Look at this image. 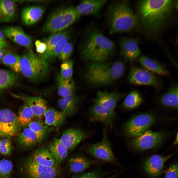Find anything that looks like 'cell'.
<instances>
[{
    "instance_id": "cell-25",
    "label": "cell",
    "mask_w": 178,
    "mask_h": 178,
    "mask_svg": "<svg viewBox=\"0 0 178 178\" xmlns=\"http://www.w3.org/2000/svg\"><path fill=\"white\" fill-rule=\"evenodd\" d=\"M15 0H0V23L12 21L15 14Z\"/></svg>"
},
{
    "instance_id": "cell-32",
    "label": "cell",
    "mask_w": 178,
    "mask_h": 178,
    "mask_svg": "<svg viewBox=\"0 0 178 178\" xmlns=\"http://www.w3.org/2000/svg\"><path fill=\"white\" fill-rule=\"evenodd\" d=\"M69 32L65 30L52 34L47 39L46 43L47 49L42 58L46 61L49 59L54 47L59 41Z\"/></svg>"
},
{
    "instance_id": "cell-10",
    "label": "cell",
    "mask_w": 178,
    "mask_h": 178,
    "mask_svg": "<svg viewBox=\"0 0 178 178\" xmlns=\"http://www.w3.org/2000/svg\"><path fill=\"white\" fill-rule=\"evenodd\" d=\"M21 127L17 117L12 111L8 109L0 110V138L15 135Z\"/></svg>"
},
{
    "instance_id": "cell-4",
    "label": "cell",
    "mask_w": 178,
    "mask_h": 178,
    "mask_svg": "<svg viewBox=\"0 0 178 178\" xmlns=\"http://www.w3.org/2000/svg\"><path fill=\"white\" fill-rule=\"evenodd\" d=\"M107 16L111 33L129 31L135 27L138 21L127 1L113 2L108 8Z\"/></svg>"
},
{
    "instance_id": "cell-35",
    "label": "cell",
    "mask_w": 178,
    "mask_h": 178,
    "mask_svg": "<svg viewBox=\"0 0 178 178\" xmlns=\"http://www.w3.org/2000/svg\"><path fill=\"white\" fill-rule=\"evenodd\" d=\"M34 117L31 108L25 104L20 108L17 118L20 126H24L28 125L33 120Z\"/></svg>"
},
{
    "instance_id": "cell-11",
    "label": "cell",
    "mask_w": 178,
    "mask_h": 178,
    "mask_svg": "<svg viewBox=\"0 0 178 178\" xmlns=\"http://www.w3.org/2000/svg\"><path fill=\"white\" fill-rule=\"evenodd\" d=\"M128 79L133 84L158 86V78L153 73L144 68L135 66H132L129 73Z\"/></svg>"
},
{
    "instance_id": "cell-33",
    "label": "cell",
    "mask_w": 178,
    "mask_h": 178,
    "mask_svg": "<svg viewBox=\"0 0 178 178\" xmlns=\"http://www.w3.org/2000/svg\"><path fill=\"white\" fill-rule=\"evenodd\" d=\"M21 57L18 54L11 51H5L1 61L6 66L16 72H20L19 63Z\"/></svg>"
},
{
    "instance_id": "cell-27",
    "label": "cell",
    "mask_w": 178,
    "mask_h": 178,
    "mask_svg": "<svg viewBox=\"0 0 178 178\" xmlns=\"http://www.w3.org/2000/svg\"><path fill=\"white\" fill-rule=\"evenodd\" d=\"M41 138L29 127L25 128L19 135L18 138L19 143L25 148L30 147L37 144Z\"/></svg>"
},
{
    "instance_id": "cell-1",
    "label": "cell",
    "mask_w": 178,
    "mask_h": 178,
    "mask_svg": "<svg viewBox=\"0 0 178 178\" xmlns=\"http://www.w3.org/2000/svg\"><path fill=\"white\" fill-rule=\"evenodd\" d=\"M175 2L172 0H144L138 5L139 17L144 28L151 32L159 31L168 21Z\"/></svg>"
},
{
    "instance_id": "cell-41",
    "label": "cell",
    "mask_w": 178,
    "mask_h": 178,
    "mask_svg": "<svg viewBox=\"0 0 178 178\" xmlns=\"http://www.w3.org/2000/svg\"><path fill=\"white\" fill-rule=\"evenodd\" d=\"M73 48V44L68 42L58 56L59 59L63 62L67 61L72 54Z\"/></svg>"
},
{
    "instance_id": "cell-39",
    "label": "cell",
    "mask_w": 178,
    "mask_h": 178,
    "mask_svg": "<svg viewBox=\"0 0 178 178\" xmlns=\"http://www.w3.org/2000/svg\"><path fill=\"white\" fill-rule=\"evenodd\" d=\"M13 168L12 162L3 159L0 160V175L2 178H9Z\"/></svg>"
},
{
    "instance_id": "cell-40",
    "label": "cell",
    "mask_w": 178,
    "mask_h": 178,
    "mask_svg": "<svg viewBox=\"0 0 178 178\" xmlns=\"http://www.w3.org/2000/svg\"><path fill=\"white\" fill-rule=\"evenodd\" d=\"M69 38L68 33L54 47L49 59H53L58 56L68 42Z\"/></svg>"
},
{
    "instance_id": "cell-49",
    "label": "cell",
    "mask_w": 178,
    "mask_h": 178,
    "mask_svg": "<svg viewBox=\"0 0 178 178\" xmlns=\"http://www.w3.org/2000/svg\"><path fill=\"white\" fill-rule=\"evenodd\" d=\"M178 143V133H177V136L175 141L174 142L173 144L175 145L177 144Z\"/></svg>"
},
{
    "instance_id": "cell-29",
    "label": "cell",
    "mask_w": 178,
    "mask_h": 178,
    "mask_svg": "<svg viewBox=\"0 0 178 178\" xmlns=\"http://www.w3.org/2000/svg\"><path fill=\"white\" fill-rule=\"evenodd\" d=\"M178 87L175 84L162 95L160 98L162 104L166 107L177 108L178 107Z\"/></svg>"
},
{
    "instance_id": "cell-22",
    "label": "cell",
    "mask_w": 178,
    "mask_h": 178,
    "mask_svg": "<svg viewBox=\"0 0 178 178\" xmlns=\"http://www.w3.org/2000/svg\"><path fill=\"white\" fill-rule=\"evenodd\" d=\"M122 95L121 94L116 92L99 91L97 93L95 103L114 110Z\"/></svg>"
},
{
    "instance_id": "cell-18",
    "label": "cell",
    "mask_w": 178,
    "mask_h": 178,
    "mask_svg": "<svg viewBox=\"0 0 178 178\" xmlns=\"http://www.w3.org/2000/svg\"><path fill=\"white\" fill-rule=\"evenodd\" d=\"M121 53L126 60L132 62L140 55L141 51L135 39L129 37L122 38L120 42Z\"/></svg>"
},
{
    "instance_id": "cell-14",
    "label": "cell",
    "mask_w": 178,
    "mask_h": 178,
    "mask_svg": "<svg viewBox=\"0 0 178 178\" xmlns=\"http://www.w3.org/2000/svg\"><path fill=\"white\" fill-rule=\"evenodd\" d=\"M2 31L5 36L18 45L30 50L32 47V37L26 34L20 27L9 26L4 28Z\"/></svg>"
},
{
    "instance_id": "cell-30",
    "label": "cell",
    "mask_w": 178,
    "mask_h": 178,
    "mask_svg": "<svg viewBox=\"0 0 178 178\" xmlns=\"http://www.w3.org/2000/svg\"><path fill=\"white\" fill-rule=\"evenodd\" d=\"M18 79V74L14 71L0 69V93L14 85Z\"/></svg>"
},
{
    "instance_id": "cell-44",
    "label": "cell",
    "mask_w": 178,
    "mask_h": 178,
    "mask_svg": "<svg viewBox=\"0 0 178 178\" xmlns=\"http://www.w3.org/2000/svg\"><path fill=\"white\" fill-rule=\"evenodd\" d=\"M73 178H100V176L97 171H92L83 173Z\"/></svg>"
},
{
    "instance_id": "cell-42",
    "label": "cell",
    "mask_w": 178,
    "mask_h": 178,
    "mask_svg": "<svg viewBox=\"0 0 178 178\" xmlns=\"http://www.w3.org/2000/svg\"><path fill=\"white\" fill-rule=\"evenodd\" d=\"M12 149L11 142L8 138H5L0 140V152L5 155L11 153Z\"/></svg>"
},
{
    "instance_id": "cell-8",
    "label": "cell",
    "mask_w": 178,
    "mask_h": 178,
    "mask_svg": "<svg viewBox=\"0 0 178 178\" xmlns=\"http://www.w3.org/2000/svg\"><path fill=\"white\" fill-rule=\"evenodd\" d=\"M165 137L162 131L154 132L146 130L131 141V147L138 151H143L156 148L162 143Z\"/></svg>"
},
{
    "instance_id": "cell-24",
    "label": "cell",
    "mask_w": 178,
    "mask_h": 178,
    "mask_svg": "<svg viewBox=\"0 0 178 178\" xmlns=\"http://www.w3.org/2000/svg\"><path fill=\"white\" fill-rule=\"evenodd\" d=\"M48 149L58 163L63 161L67 156L68 150L60 138H55L52 140L49 144Z\"/></svg>"
},
{
    "instance_id": "cell-13",
    "label": "cell",
    "mask_w": 178,
    "mask_h": 178,
    "mask_svg": "<svg viewBox=\"0 0 178 178\" xmlns=\"http://www.w3.org/2000/svg\"><path fill=\"white\" fill-rule=\"evenodd\" d=\"M174 154V153L166 156L156 154L151 156L143 164L145 171L152 178H158L162 173L164 163Z\"/></svg>"
},
{
    "instance_id": "cell-26",
    "label": "cell",
    "mask_w": 178,
    "mask_h": 178,
    "mask_svg": "<svg viewBox=\"0 0 178 178\" xmlns=\"http://www.w3.org/2000/svg\"><path fill=\"white\" fill-rule=\"evenodd\" d=\"M78 100L73 93L60 99L58 104L66 117L73 114L77 109Z\"/></svg>"
},
{
    "instance_id": "cell-16",
    "label": "cell",
    "mask_w": 178,
    "mask_h": 178,
    "mask_svg": "<svg viewBox=\"0 0 178 178\" xmlns=\"http://www.w3.org/2000/svg\"><path fill=\"white\" fill-rule=\"evenodd\" d=\"M88 135L87 132L81 129L71 128L64 131L60 139L68 150H71L86 138Z\"/></svg>"
},
{
    "instance_id": "cell-20",
    "label": "cell",
    "mask_w": 178,
    "mask_h": 178,
    "mask_svg": "<svg viewBox=\"0 0 178 178\" xmlns=\"http://www.w3.org/2000/svg\"><path fill=\"white\" fill-rule=\"evenodd\" d=\"M30 158L36 163L42 166L58 168V163L46 148L38 149Z\"/></svg>"
},
{
    "instance_id": "cell-46",
    "label": "cell",
    "mask_w": 178,
    "mask_h": 178,
    "mask_svg": "<svg viewBox=\"0 0 178 178\" xmlns=\"http://www.w3.org/2000/svg\"><path fill=\"white\" fill-rule=\"evenodd\" d=\"M9 46V43L6 40L0 41V49H4Z\"/></svg>"
},
{
    "instance_id": "cell-7",
    "label": "cell",
    "mask_w": 178,
    "mask_h": 178,
    "mask_svg": "<svg viewBox=\"0 0 178 178\" xmlns=\"http://www.w3.org/2000/svg\"><path fill=\"white\" fill-rule=\"evenodd\" d=\"M155 120V117L151 113H144L136 115L125 124V133L129 137L139 136L151 126Z\"/></svg>"
},
{
    "instance_id": "cell-2",
    "label": "cell",
    "mask_w": 178,
    "mask_h": 178,
    "mask_svg": "<svg viewBox=\"0 0 178 178\" xmlns=\"http://www.w3.org/2000/svg\"><path fill=\"white\" fill-rule=\"evenodd\" d=\"M88 30L82 45L83 57L93 63L105 62L114 52V43L97 28Z\"/></svg>"
},
{
    "instance_id": "cell-31",
    "label": "cell",
    "mask_w": 178,
    "mask_h": 178,
    "mask_svg": "<svg viewBox=\"0 0 178 178\" xmlns=\"http://www.w3.org/2000/svg\"><path fill=\"white\" fill-rule=\"evenodd\" d=\"M44 122L48 126H56L61 123L65 117L61 111L52 108H47L44 114Z\"/></svg>"
},
{
    "instance_id": "cell-19",
    "label": "cell",
    "mask_w": 178,
    "mask_h": 178,
    "mask_svg": "<svg viewBox=\"0 0 178 178\" xmlns=\"http://www.w3.org/2000/svg\"><path fill=\"white\" fill-rule=\"evenodd\" d=\"M45 10L44 7L39 5L25 7L21 12V17L22 22L27 25H33L41 19Z\"/></svg>"
},
{
    "instance_id": "cell-34",
    "label": "cell",
    "mask_w": 178,
    "mask_h": 178,
    "mask_svg": "<svg viewBox=\"0 0 178 178\" xmlns=\"http://www.w3.org/2000/svg\"><path fill=\"white\" fill-rule=\"evenodd\" d=\"M58 94L64 97L73 93L75 86L72 79H64L58 77Z\"/></svg>"
},
{
    "instance_id": "cell-36",
    "label": "cell",
    "mask_w": 178,
    "mask_h": 178,
    "mask_svg": "<svg viewBox=\"0 0 178 178\" xmlns=\"http://www.w3.org/2000/svg\"><path fill=\"white\" fill-rule=\"evenodd\" d=\"M142 101V98L140 93L137 91L133 90L125 98L123 105L128 109H134L139 106Z\"/></svg>"
},
{
    "instance_id": "cell-45",
    "label": "cell",
    "mask_w": 178,
    "mask_h": 178,
    "mask_svg": "<svg viewBox=\"0 0 178 178\" xmlns=\"http://www.w3.org/2000/svg\"><path fill=\"white\" fill-rule=\"evenodd\" d=\"M35 44L36 51L38 53L44 54L46 51L47 46L45 42L37 40L35 42Z\"/></svg>"
},
{
    "instance_id": "cell-50",
    "label": "cell",
    "mask_w": 178,
    "mask_h": 178,
    "mask_svg": "<svg viewBox=\"0 0 178 178\" xmlns=\"http://www.w3.org/2000/svg\"></svg>"
},
{
    "instance_id": "cell-15",
    "label": "cell",
    "mask_w": 178,
    "mask_h": 178,
    "mask_svg": "<svg viewBox=\"0 0 178 178\" xmlns=\"http://www.w3.org/2000/svg\"><path fill=\"white\" fill-rule=\"evenodd\" d=\"M10 93L13 97L20 99L27 105L31 108L35 117H41L47 109V102L41 97L17 95L12 93Z\"/></svg>"
},
{
    "instance_id": "cell-6",
    "label": "cell",
    "mask_w": 178,
    "mask_h": 178,
    "mask_svg": "<svg viewBox=\"0 0 178 178\" xmlns=\"http://www.w3.org/2000/svg\"><path fill=\"white\" fill-rule=\"evenodd\" d=\"M19 68L20 72L25 77L33 81H38L47 75L49 65L46 60L30 50L21 57Z\"/></svg>"
},
{
    "instance_id": "cell-17",
    "label": "cell",
    "mask_w": 178,
    "mask_h": 178,
    "mask_svg": "<svg viewBox=\"0 0 178 178\" xmlns=\"http://www.w3.org/2000/svg\"><path fill=\"white\" fill-rule=\"evenodd\" d=\"M90 113L91 121H99L111 126L115 117L114 110L95 103L91 108Z\"/></svg>"
},
{
    "instance_id": "cell-12",
    "label": "cell",
    "mask_w": 178,
    "mask_h": 178,
    "mask_svg": "<svg viewBox=\"0 0 178 178\" xmlns=\"http://www.w3.org/2000/svg\"><path fill=\"white\" fill-rule=\"evenodd\" d=\"M25 167L27 178H55L59 172L58 168L39 164L30 157L26 161Z\"/></svg>"
},
{
    "instance_id": "cell-21",
    "label": "cell",
    "mask_w": 178,
    "mask_h": 178,
    "mask_svg": "<svg viewBox=\"0 0 178 178\" xmlns=\"http://www.w3.org/2000/svg\"><path fill=\"white\" fill-rule=\"evenodd\" d=\"M107 1L106 0H84L81 2L76 8L80 16L95 15L99 14Z\"/></svg>"
},
{
    "instance_id": "cell-47",
    "label": "cell",
    "mask_w": 178,
    "mask_h": 178,
    "mask_svg": "<svg viewBox=\"0 0 178 178\" xmlns=\"http://www.w3.org/2000/svg\"><path fill=\"white\" fill-rule=\"evenodd\" d=\"M6 40L5 36L2 31L0 30V41Z\"/></svg>"
},
{
    "instance_id": "cell-5",
    "label": "cell",
    "mask_w": 178,
    "mask_h": 178,
    "mask_svg": "<svg viewBox=\"0 0 178 178\" xmlns=\"http://www.w3.org/2000/svg\"><path fill=\"white\" fill-rule=\"evenodd\" d=\"M80 16L76 8L73 6L57 8L48 16L43 27V31L52 34L65 30Z\"/></svg>"
},
{
    "instance_id": "cell-37",
    "label": "cell",
    "mask_w": 178,
    "mask_h": 178,
    "mask_svg": "<svg viewBox=\"0 0 178 178\" xmlns=\"http://www.w3.org/2000/svg\"><path fill=\"white\" fill-rule=\"evenodd\" d=\"M73 62L72 60L64 62L61 66L60 74L59 78L72 79L73 73Z\"/></svg>"
},
{
    "instance_id": "cell-23",
    "label": "cell",
    "mask_w": 178,
    "mask_h": 178,
    "mask_svg": "<svg viewBox=\"0 0 178 178\" xmlns=\"http://www.w3.org/2000/svg\"><path fill=\"white\" fill-rule=\"evenodd\" d=\"M139 62L144 68L149 71L163 76H168V71L162 64L158 62L145 56L140 57Z\"/></svg>"
},
{
    "instance_id": "cell-48",
    "label": "cell",
    "mask_w": 178,
    "mask_h": 178,
    "mask_svg": "<svg viewBox=\"0 0 178 178\" xmlns=\"http://www.w3.org/2000/svg\"><path fill=\"white\" fill-rule=\"evenodd\" d=\"M4 49H0V61H1L2 56L5 52Z\"/></svg>"
},
{
    "instance_id": "cell-28",
    "label": "cell",
    "mask_w": 178,
    "mask_h": 178,
    "mask_svg": "<svg viewBox=\"0 0 178 178\" xmlns=\"http://www.w3.org/2000/svg\"><path fill=\"white\" fill-rule=\"evenodd\" d=\"M94 162L82 156L74 157L69 161V170L73 173H80L89 167Z\"/></svg>"
},
{
    "instance_id": "cell-9",
    "label": "cell",
    "mask_w": 178,
    "mask_h": 178,
    "mask_svg": "<svg viewBox=\"0 0 178 178\" xmlns=\"http://www.w3.org/2000/svg\"><path fill=\"white\" fill-rule=\"evenodd\" d=\"M87 151L93 157L101 160L110 163L114 162L116 160L105 129L103 130L102 140L91 145Z\"/></svg>"
},
{
    "instance_id": "cell-3",
    "label": "cell",
    "mask_w": 178,
    "mask_h": 178,
    "mask_svg": "<svg viewBox=\"0 0 178 178\" xmlns=\"http://www.w3.org/2000/svg\"><path fill=\"white\" fill-rule=\"evenodd\" d=\"M125 66L120 61L93 63L88 67L86 77L87 81L95 86H103L113 83L124 73Z\"/></svg>"
},
{
    "instance_id": "cell-43",
    "label": "cell",
    "mask_w": 178,
    "mask_h": 178,
    "mask_svg": "<svg viewBox=\"0 0 178 178\" xmlns=\"http://www.w3.org/2000/svg\"><path fill=\"white\" fill-rule=\"evenodd\" d=\"M178 163H174L168 169L164 178H178Z\"/></svg>"
},
{
    "instance_id": "cell-38",
    "label": "cell",
    "mask_w": 178,
    "mask_h": 178,
    "mask_svg": "<svg viewBox=\"0 0 178 178\" xmlns=\"http://www.w3.org/2000/svg\"><path fill=\"white\" fill-rule=\"evenodd\" d=\"M28 127L35 133L41 139L45 133L47 127L44 126L41 121L33 120L28 125Z\"/></svg>"
}]
</instances>
